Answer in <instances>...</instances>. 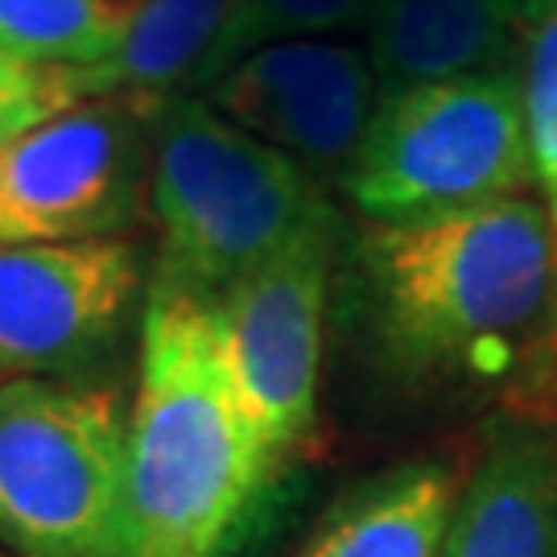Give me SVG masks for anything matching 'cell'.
<instances>
[{
  "label": "cell",
  "instance_id": "obj_19",
  "mask_svg": "<svg viewBox=\"0 0 557 557\" xmlns=\"http://www.w3.org/2000/svg\"><path fill=\"white\" fill-rule=\"evenodd\" d=\"M116 4H124V9H128V4H133V0H116Z\"/></svg>",
  "mask_w": 557,
  "mask_h": 557
},
{
  "label": "cell",
  "instance_id": "obj_8",
  "mask_svg": "<svg viewBox=\"0 0 557 557\" xmlns=\"http://www.w3.org/2000/svg\"><path fill=\"white\" fill-rule=\"evenodd\" d=\"M124 236L0 248V376L66 380L120 338L140 301Z\"/></svg>",
  "mask_w": 557,
  "mask_h": 557
},
{
  "label": "cell",
  "instance_id": "obj_20",
  "mask_svg": "<svg viewBox=\"0 0 557 557\" xmlns=\"http://www.w3.org/2000/svg\"><path fill=\"white\" fill-rule=\"evenodd\" d=\"M0 557H4V554H0Z\"/></svg>",
  "mask_w": 557,
  "mask_h": 557
},
{
  "label": "cell",
  "instance_id": "obj_11",
  "mask_svg": "<svg viewBox=\"0 0 557 557\" xmlns=\"http://www.w3.org/2000/svg\"><path fill=\"white\" fill-rule=\"evenodd\" d=\"M442 557H557V430L541 418L492 421L458 487Z\"/></svg>",
  "mask_w": 557,
  "mask_h": 557
},
{
  "label": "cell",
  "instance_id": "obj_12",
  "mask_svg": "<svg viewBox=\"0 0 557 557\" xmlns=\"http://www.w3.org/2000/svg\"><path fill=\"white\" fill-rule=\"evenodd\" d=\"M545 0H380L368 25L380 100L450 75L520 66Z\"/></svg>",
  "mask_w": 557,
  "mask_h": 557
},
{
  "label": "cell",
  "instance_id": "obj_6",
  "mask_svg": "<svg viewBox=\"0 0 557 557\" xmlns=\"http://www.w3.org/2000/svg\"><path fill=\"white\" fill-rule=\"evenodd\" d=\"M153 116L83 100L0 140V248L124 236L149 190Z\"/></svg>",
  "mask_w": 557,
  "mask_h": 557
},
{
  "label": "cell",
  "instance_id": "obj_7",
  "mask_svg": "<svg viewBox=\"0 0 557 557\" xmlns=\"http://www.w3.org/2000/svg\"><path fill=\"white\" fill-rule=\"evenodd\" d=\"M335 248L338 211H331L220 301L239 397L257 421L273 467L310 438L319 418L322 326Z\"/></svg>",
  "mask_w": 557,
  "mask_h": 557
},
{
  "label": "cell",
  "instance_id": "obj_15",
  "mask_svg": "<svg viewBox=\"0 0 557 557\" xmlns=\"http://www.w3.org/2000/svg\"><path fill=\"white\" fill-rule=\"evenodd\" d=\"M520 87H524V133L529 158L545 195V207H557V0L541 4L520 54Z\"/></svg>",
  "mask_w": 557,
  "mask_h": 557
},
{
  "label": "cell",
  "instance_id": "obj_5",
  "mask_svg": "<svg viewBox=\"0 0 557 557\" xmlns=\"http://www.w3.org/2000/svg\"><path fill=\"white\" fill-rule=\"evenodd\" d=\"M520 66L384 96L343 178L368 223H413L533 190Z\"/></svg>",
  "mask_w": 557,
  "mask_h": 557
},
{
  "label": "cell",
  "instance_id": "obj_16",
  "mask_svg": "<svg viewBox=\"0 0 557 557\" xmlns=\"http://www.w3.org/2000/svg\"><path fill=\"white\" fill-rule=\"evenodd\" d=\"M75 103L79 100H75L66 66L34 62L9 46H0V140L17 137V133L59 116Z\"/></svg>",
  "mask_w": 557,
  "mask_h": 557
},
{
  "label": "cell",
  "instance_id": "obj_10",
  "mask_svg": "<svg viewBox=\"0 0 557 557\" xmlns=\"http://www.w3.org/2000/svg\"><path fill=\"white\" fill-rule=\"evenodd\" d=\"M260 46L252 0H133L116 50L66 66L75 100H128L161 112L207 91Z\"/></svg>",
  "mask_w": 557,
  "mask_h": 557
},
{
  "label": "cell",
  "instance_id": "obj_1",
  "mask_svg": "<svg viewBox=\"0 0 557 557\" xmlns=\"http://www.w3.org/2000/svg\"><path fill=\"white\" fill-rule=\"evenodd\" d=\"M351 289L380 356L421 384H496L557 338V236L545 199L368 223Z\"/></svg>",
  "mask_w": 557,
  "mask_h": 557
},
{
  "label": "cell",
  "instance_id": "obj_3",
  "mask_svg": "<svg viewBox=\"0 0 557 557\" xmlns=\"http://www.w3.org/2000/svg\"><path fill=\"white\" fill-rule=\"evenodd\" d=\"M145 202L158 223L149 289L211 306L335 211L306 170L207 100H174L153 116Z\"/></svg>",
  "mask_w": 557,
  "mask_h": 557
},
{
  "label": "cell",
  "instance_id": "obj_14",
  "mask_svg": "<svg viewBox=\"0 0 557 557\" xmlns=\"http://www.w3.org/2000/svg\"><path fill=\"white\" fill-rule=\"evenodd\" d=\"M124 21L116 0H0V46L50 66H91L116 50Z\"/></svg>",
  "mask_w": 557,
  "mask_h": 557
},
{
  "label": "cell",
  "instance_id": "obj_13",
  "mask_svg": "<svg viewBox=\"0 0 557 557\" xmlns=\"http://www.w3.org/2000/svg\"><path fill=\"white\" fill-rule=\"evenodd\" d=\"M455 496L450 467H397L343 499L301 557H442Z\"/></svg>",
  "mask_w": 557,
  "mask_h": 557
},
{
  "label": "cell",
  "instance_id": "obj_18",
  "mask_svg": "<svg viewBox=\"0 0 557 557\" xmlns=\"http://www.w3.org/2000/svg\"><path fill=\"white\" fill-rule=\"evenodd\" d=\"M549 220H554V236H557V207H549Z\"/></svg>",
  "mask_w": 557,
  "mask_h": 557
},
{
  "label": "cell",
  "instance_id": "obj_2",
  "mask_svg": "<svg viewBox=\"0 0 557 557\" xmlns=\"http://www.w3.org/2000/svg\"><path fill=\"white\" fill-rule=\"evenodd\" d=\"M273 471L239 397L220 306L149 289L128 413L137 557H220Z\"/></svg>",
  "mask_w": 557,
  "mask_h": 557
},
{
  "label": "cell",
  "instance_id": "obj_4",
  "mask_svg": "<svg viewBox=\"0 0 557 557\" xmlns=\"http://www.w3.org/2000/svg\"><path fill=\"white\" fill-rule=\"evenodd\" d=\"M0 545L17 557H137L128 413L112 388L0 384Z\"/></svg>",
  "mask_w": 557,
  "mask_h": 557
},
{
  "label": "cell",
  "instance_id": "obj_9",
  "mask_svg": "<svg viewBox=\"0 0 557 557\" xmlns=\"http://www.w3.org/2000/svg\"><path fill=\"white\" fill-rule=\"evenodd\" d=\"M207 103L248 137L264 140L298 170L343 186L380 108L368 54L322 38H281L236 62Z\"/></svg>",
  "mask_w": 557,
  "mask_h": 557
},
{
  "label": "cell",
  "instance_id": "obj_17",
  "mask_svg": "<svg viewBox=\"0 0 557 557\" xmlns=\"http://www.w3.org/2000/svg\"><path fill=\"white\" fill-rule=\"evenodd\" d=\"M380 0H252L257 38H319L331 29H359L372 25Z\"/></svg>",
  "mask_w": 557,
  "mask_h": 557
}]
</instances>
